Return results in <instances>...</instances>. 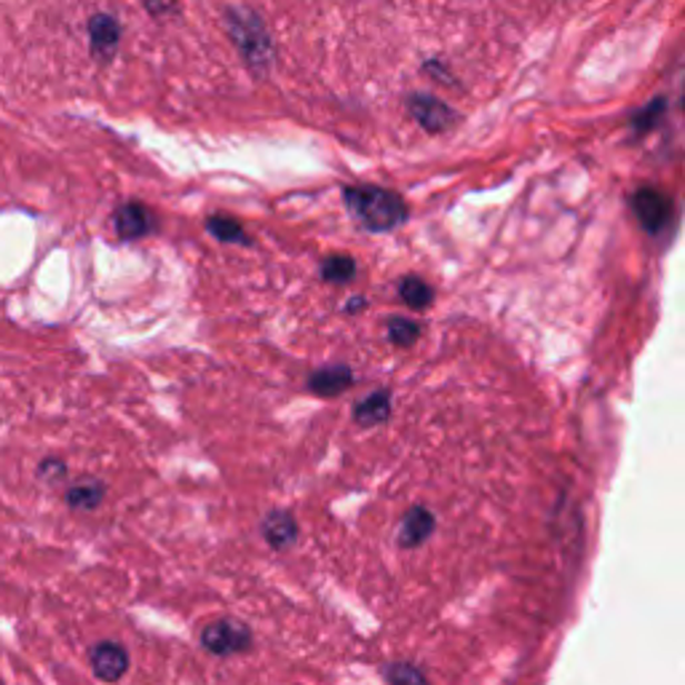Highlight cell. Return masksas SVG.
Wrapping results in <instances>:
<instances>
[{"instance_id":"obj_6","label":"cell","mask_w":685,"mask_h":685,"mask_svg":"<svg viewBox=\"0 0 685 685\" xmlns=\"http://www.w3.org/2000/svg\"><path fill=\"white\" fill-rule=\"evenodd\" d=\"M89 43L91 54L100 62H110L116 54L118 43H121V24L110 14H95L89 19Z\"/></svg>"},{"instance_id":"obj_3","label":"cell","mask_w":685,"mask_h":685,"mask_svg":"<svg viewBox=\"0 0 685 685\" xmlns=\"http://www.w3.org/2000/svg\"><path fill=\"white\" fill-rule=\"evenodd\" d=\"M201 645L212 656H234L252 648V629L236 618H217L201 632Z\"/></svg>"},{"instance_id":"obj_22","label":"cell","mask_w":685,"mask_h":685,"mask_svg":"<svg viewBox=\"0 0 685 685\" xmlns=\"http://www.w3.org/2000/svg\"><path fill=\"white\" fill-rule=\"evenodd\" d=\"M361 306H365V300L357 298V300H351V306H348V308H351V314H354V311H357V308H361Z\"/></svg>"},{"instance_id":"obj_13","label":"cell","mask_w":685,"mask_h":685,"mask_svg":"<svg viewBox=\"0 0 685 685\" xmlns=\"http://www.w3.org/2000/svg\"><path fill=\"white\" fill-rule=\"evenodd\" d=\"M391 413V401H388L386 391H375L373 397H367L365 401H359L357 410H354V418H357L359 426H378L384 424Z\"/></svg>"},{"instance_id":"obj_20","label":"cell","mask_w":685,"mask_h":685,"mask_svg":"<svg viewBox=\"0 0 685 685\" xmlns=\"http://www.w3.org/2000/svg\"><path fill=\"white\" fill-rule=\"evenodd\" d=\"M664 110H667V102L654 100V102L648 105V110H645V113H641V116L635 118V129L637 131H648L658 121V118H662Z\"/></svg>"},{"instance_id":"obj_21","label":"cell","mask_w":685,"mask_h":685,"mask_svg":"<svg viewBox=\"0 0 685 685\" xmlns=\"http://www.w3.org/2000/svg\"><path fill=\"white\" fill-rule=\"evenodd\" d=\"M145 3V9L150 11V14H156V17H167V14H171V11H175V0H142Z\"/></svg>"},{"instance_id":"obj_10","label":"cell","mask_w":685,"mask_h":685,"mask_svg":"<svg viewBox=\"0 0 685 685\" xmlns=\"http://www.w3.org/2000/svg\"><path fill=\"white\" fill-rule=\"evenodd\" d=\"M434 533V514L424 506H413L407 517L399 525V546L401 549H415V546L426 544Z\"/></svg>"},{"instance_id":"obj_23","label":"cell","mask_w":685,"mask_h":685,"mask_svg":"<svg viewBox=\"0 0 685 685\" xmlns=\"http://www.w3.org/2000/svg\"><path fill=\"white\" fill-rule=\"evenodd\" d=\"M0 685H3V683H0Z\"/></svg>"},{"instance_id":"obj_8","label":"cell","mask_w":685,"mask_h":685,"mask_svg":"<svg viewBox=\"0 0 685 685\" xmlns=\"http://www.w3.org/2000/svg\"><path fill=\"white\" fill-rule=\"evenodd\" d=\"M113 226H116V234L121 236L123 241H137L150 234V228H153V217H150V212L142 207L140 201H129L116 209Z\"/></svg>"},{"instance_id":"obj_19","label":"cell","mask_w":685,"mask_h":685,"mask_svg":"<svg viewBox=\"0 0 685 685\" xmlns=\"http://www.w3.org/2000/svg\"><path fill=\"white\" fill-rule=\"evenodd\" d=\"M68 474V466H64L62 458H46L41 460V466H38V477L43 479V483H59V479Z\"/></svg>"},{"instance_id":"obj_11","label":"cell","mask_w":685,"mask_h":685,"mask_svg":"<svg viewBox=\"0 0 685 685\" xmlns=\"http://www.w3.org/2000/svg\"><path fill=\"white\" fill-rule=\"evenodd\" d=\"M351 384L354 378L348 367H327V370L314 373L311 380H308L311 391L319 394V397H338Z\"/></svg>"},{"instance_id":"obj_1","label":"cell","mask_w":685,"mask_h":685,"mask_svg":"<svg viewBox=\"0 0 685 685\" xmlns=\"http://www.w3.org/2000/svg\"><path fill=\"white\" fill-rule=\"evenodd\" d=\"M346 201L357 220L370 230H391L407 220V207L397 193L375 186L346 188Z\"/></svg>"},{"instance_id":"obj_7","label":"cell","mask_w":685,"mask_h":685,"mask_svg":"<svg viewBox=\"0 0 685 685\" xmlns=\"http://www.w3.org/2000/svg\"><path fill=\"white\" fill-rule=\"evenodd\" d=\"M407 110H410L415 121L426 131H431V135H439V131H445L453 123V110L447 108L445 102H439L437 97L413 95L410 100H407Z\"/></svg>"},{"instance_id":"obj_18","label":"cell","mask_w":685,"mask_h":685,"mask_svg":"<svg viewBox=\"0 0 685 685\" xmlns=\"http://www.w3.org/2000/svg\"><path fill=\"white\" fill-rule=\"evenodd\" d=\"M209 230H212L220 241H247L239 222L230 220V217H212V220H209Z\"/></svg>"},{"instance_id":"obj_4","label":"cell","mask_w":685,"mask_h":685,"mask_svg":"<svg viewBox=\"0 0 685 685\" xmlns=\"http://www.w3.org/2000/svg\"><path fill=\"white\" fill-rule=\"evenodd\" d=\"M632 209H635V217L641 220V226L651 230V234H658L662 228H667L672 217L669 199L656 188L637 190V193L632 196Z\"/></svg>"},{"instance_id":"obj_2","label":"cell","mask_w":685,"mask_h":685,"mask_svg":"<svg viewBox=\"0 0 685 685\" xmlns=\"http://www.w3.org/2000/svg\"><path fill=\"white\" fill-rule=\"evenodd\" d=\"M228 28L234 43L247 59V64L255 72H266L268 64L274 62V46L268 38L266 24L255 14L252 9H230L228 11Z\"/></svg>"},{"instance_id":"obj_9","label":"cell","mask_w":685,"mask_h":685,"mask_svg":"<svg viewBox=\"0 0 685 685\" xmlns=\"http://www.w3.org/2000/svg\"><path fill=\"white\" fill-rule=\"evenodd\" d=\"M260 533L266 538L268 546L276 552H285L298 542V523L289 512H268L260 523Z\"/></svg>"},{"instance_id":"obj_5","label":"cell","mask_w":685,"mask_h":685,"mask_svg":"<svg viewBox=\"0 0 685 685\" xmlns=\"http://www.w3.org/2000/svg\"><path fill=\"white\" fill-rule=\"evenodd\" d=\"M91 672L100 677L102 683H118L129 669V654L121 643L102 641L91 648L89 654Z\"/></svg>"},{"instance_id":"obj_16","label":"cell","mask_w":685,"mask_h":685,"mask_svg":"<svg viewBox=\"0 0 685 685\" xmlns=\"http://www.w3.org/2000/svg\"><path fill=\"white\" fill-rule=\"evenodd\" d=\"M399 295L407 306L415 308V311H420V308H426L428 302H431V289H428L426 281H420L418 276H407V279L401 281Z\"/></svg>"},{"instance_id":"obj_14","label":"cell","mask_w":685,"mask_h":685,"mask_svg":"<svg viewBox=\"0 0 685 685\" xmlns=\"http://www.w3.org/2000/svg\"><path fill=\"white\" fill-rule=\"evenodd\" d=\"M354 274H357V262L348 255L329 257V260H325V266H321V276H325L327 281H332V285H346V281L354 279Z\"/></svg>"},{"instance_id":"obj_12","label":"cell","mask_w":685,"mask_h":685,"mask_svg":"<svg viewBox=\"0 0 685 685\" xmlns=\"http://www.w3.org/2000/svg\"><path fill=\"white\" fill-rule=\"evenodd\" d=\"M105 485L100 479H81L68 490V506L76 512H91L102 504Z\"/></svg>"},{"instance_id":"obj_17","label":"cell","mask_w":685,"mask_h":685,"mask_svg":"<svg viewBox=\"0 0 685 685\" xmlns=\"http://www.w3.org/2000/svg\"><path fill=\"white\" fill-rule=\"evenodd\" d=\"M420 327L415 325V321L401 319V316H391L388 319V338H391L397 346H413L415 340H418Z\"/></svg>"},{"instance_id":"obj_15","label":"cell","mask_w":685,"mask_h":685,"mask_svg":"<svg viewBox=\"0 0 685 685\" xmlns=\"http://www.w3.org/2000/svg\"><path fill=\"white\" fill-rule=\"evenodd\" d=\"M384 675L391 685H428L424 672L415 667V664H407V662L386 664Z\"/></svg>"}]
</instances>
